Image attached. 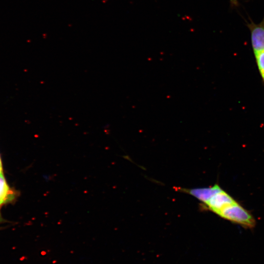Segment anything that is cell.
Returning <instances> with one entry per match:
<instances>
[{
  "instance_id": "6da1fadb",
  "label": "cell",
  "mask_w": 264,
  "mask_h": 264,
  "mask_svg": "<svg viewBox=\"0 0 264 264\" xmlns=\"http://www.w3.org/2000/svg\"><path fill=\"white\" fill-rule=\"evenodd\" d=\"M218 215L245 228H252L256 224L253 217L237 202L223 209Z\"/></svg>"
},
{
  "instance_id": "7a4b0ae2",
  "label": "cell",
  "mask_w": 264,
  "mask_h": 264,
  "mask_svg": "<svg viewBox=\"0 0 264 264\" xmlns=\"http://www.w3.org/2000/svg\"><path fill=\"white\" fill-rule=\"evenodd\" d=\"M247 23L250 32L251 45L254 54L264 50V16L259 23L252 20Z\"/></svg>"
},
{
  "instance_id": "3957f363",
  "label": "cell",
  "mask_w": 264,
  "mask_h": 264,
  "mask_svg": "<svg viewBox=\"0 0 264 264\" xmlns=\"http://www.w3.org/2000/svg\"><path fill=\"white\" fill-rule=\"evenodd\" d=\"M236 202L231 196L222 190L213 196L205 204L210 210L218 215L223 209Z\"/></svg>"
},
{
  "instance_id": "277c9868",
  "label": "cell",
  "mask_w": 264,
  "mask_h": 264,
  "mask_svg": "<svg viewBox=\"0 0 264 264\" xmlns=\"http://www.w3.org/2000/svg\"><path fill=\"white\" fill-rule=\"evenodd\" d=\"M222 190L221 188L218 184H215L212 187L207 188L184 189L185 192L195 197L204 204H205L213 196Z\"/></svg>"
},
{
  "instance_id": "5b68a950",
  "label": "cell",
  "mask_w": 264,
  "mask_h": 264,
  "mask_svg": "<svg viewBox=\"0 0 264 264\" xmlns=\"http://www.w3.org/2000/svg\"><path fill=\"white\" fill-rule=\"evenodd\" d=\"M16 196V193L8 185L3 174L0 175V208L3 204L13 200Z\"/></svg>"
},
{
  "instance_id": "8992f818",
  "label": "cell",
  "mask_w": 264,
  "mask_h": 264,
  "mask_svg": "<svg viewBox=\"0 0 264 264\" xmlns=\"http://www.w3.org/2000/svg\"><path fill=\"white\" fill-rule=\"evenodd\" d=\"M257 65L264 82V50H263L255 55Z\"/></svg>"
},
{
  "instance_id": "52a82bcc",
  "label": "cell",
  "mask_w": 264,
  "mask_h": 264,
  "mask_svg": "<svg viewBox=\"0 0 264 264\" xmlns=\"http://www.w3.org/2000/svg\"><path fill=\"white\" fill-rule=\"evenodd\" d=\"M3 169H2V162L1 160V158L0 157V175H3Z\"/></svg>"
},
{
  "instance_id": "ba28073f",
  "label": "cell",
  "mask_w": 264,
  "mask_h": 264,
  "mask_svg": "<svg viewBox=\"0 0 264 264\" xmlns=\"http://www.w3.org/2000/svg\"><path fill=\"white\" fill-rule=\"evenodd\" d=\"M2 221V217L0 212V223Z\"/></svg>"
}]
</instances>
